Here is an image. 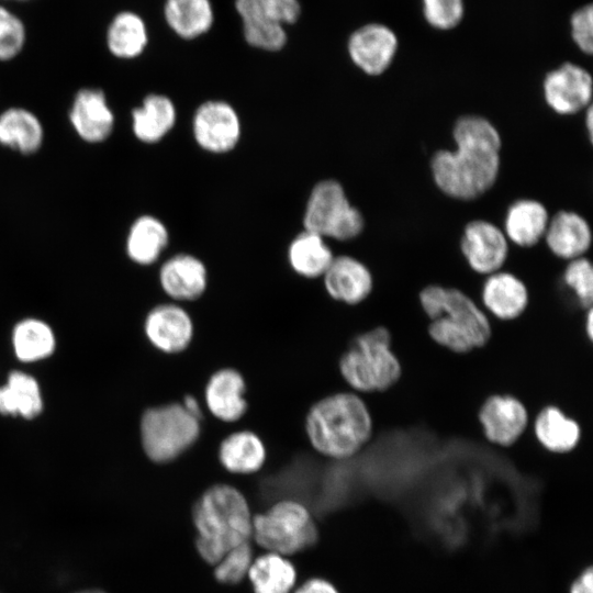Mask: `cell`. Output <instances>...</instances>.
Masks as SVG:
<instances>
[{
	"mask_svg": "<svg viewBox=\"0 0 593 593\" xmlns=\"http://www.w3.org/2000/svg\"><path fill=\"white\" fill-rule=\"evenodd\" d=\"M455 149H440L430 160L437 188L457 200H473L495 183L501 166V135L480 115H463L452 128Z\"/></svg>",
	"mask_w": 593,
	"mask_h": 593,
	"instance_id": "6da1fadb",
	"label": "cell"
},
{
	"mask_svg": "<svg viewBox=\"0 0 593 593\" xmlns=\"http://www.w3.org/2000/svg\"><path fill=\"white\" fill-rule=\"evenodd\" d=\"M304 432L320 455L345 460L357 455L371 439L373 421L362 398L354 391L327 394L306 411Z\"/></svg>",
	"mask_w": 593,
	"mask_h": 593,
	"instance_id": "7a4b0ae2",
	"label": "cell"
},
{
	"mask_svg": "<svg viewBox=\"0 0 593 593\" xmlns=\"http://www.w3.org/2000/svg\"><path fill=\"white\" fill-rule=\"evenodd\" d=\"M251 514L245 495L227 483L206 488L192 507L200 557L215 566L230 550L251 538Z\"/></svg>",
	"mask_w": 593,
	"mask_h": 593,
	"instance_id": "3957f363",
	"label": "cell"
},
{
	"mask_svg": "<svg viewBox=\"0 0 593 593\" xmlns=\"http://www.w3.org/2000/svg\"><path fill=\"white\" fill-rule=\"evenodd\" d=\"M418 300L430 321L428 335L437 345L467 354L490 340L492 326L486 314L463 291L429 284L422 289Z\"/></svg>",
	"mask_w": 593,
	"mask_h": 593,
	"instance_id": "277c9868",
	"label": "cell"
},
{
	"mask_svg": "<svg viewBox=\"0 0 593 593\" xmlns=\"http://www.w3.org/2000/svg\"><path fill=\"white\" fill-rule=\"evenodd\" d=\"M344 381L356 393L383 392L398 383L402 366L384 326L355 336L338 360Z\"/></svg>",
	"mask_w": 593,
	"mask_h": 593,
	"instance_id": "5b68a950",
	"label": "cell"
},
{
	"mask_svg": "<svg viewBox=\"0 0 593 593\" xmlns=\"http://www.w3.org/2000/svg\"><path fill=\"white\" fill-rule=\"evenodd\" d=\"M202 418L189 412L181 402L147 409L141 419V440L146 456L167 463L181 457L199 440Z\"/></svg>",
	"mask_w": 593,
	"mask_h": 593,
	"instance_id": "8992f818",
	"label": "cell"
},
{
	"mask_svg": "<svg viewBox=\"0 0 593 593\" xmlns=\"http://www.w3.org/2000/svg\"><path fill=\"white\" fill-rule=\"evenodd\" d=\"M251 538L269 552L286 557L312 547L318 532L305 505L282 500L253 517Z\"/></svg>",
	"mask_w": 593,
	"mask_h": 593,
	"instance_id": "52a82bcc",
	"label": "cell"
},
{
	"mask_svg": "<svg viewBox=\"0 0 593 593\" xmlns=\"http://www.w3.org/2000/svg\"><path fill=\"white\" fill-rule=\"evenodd\" d=\"M303 223L304 230L338 240L357 237L365 226L362 214L350 204L343 186L332 179L313 188Z\"/></svg>",
	"mask_w": 593,
	"mask_h": 593,
	"instance_id": "ba28073f",
	"label": "cell"
},
{
	"mask_svg": "<svg viewBox=\"0 0 593 593\" xmlns=\"http://www.w3.org/2000/svg\"><path fill=\"white\" fill-rule=\"evenodd\" d=\"M592 86L591 74L585 68L567 61L545 76L542 92L553 112L572 115L591 105Z\"/></svg>",
	"mask_w": 593,
	"mask_h": 593,
	"instance_id": "9c48e42d",
	"label": "cell"
},
{
	"mask_svg": "<svg viewBox=\"0 0 593 593\" xmlns=\"http://www.w3.org/2000/svg\"><path fill=\"white\" fill-rule=\"evenodd\" d=\"M508 243L502 228L485 220H474L466 225L460 246L469 267L489 276L504 266Z\"/></svg>",
	"mask_w": 593,
	"mask_h": 593,
	"instance_id": "30bf717a",
	"label": "cell"
},
{
	"mask_svg": "<svg viewBox=\"0 0 593 593\" xmlns=\"http://www.w3.org/2000/svg\"><path fill=\"white\" fill-rule=\"evenodd\" d=\"M194 139L203 149L223 154L232 150L240 137V121L234 108L224 101H206L193 115Z\"/></svg>",
	"mask_w": 593,
	"mask_h": 593,
	"instance_id": "8fae6325",
	"label": "cell"
},
{
	"mask_svg": "<svg viewBox=\"0 0 593 593\" xmlns=\"http://www.w3.org/2000/svg\"><path fill=\"white\" fill-rule=\"evenodd\" d=\"M485 438L497 446L510 447L525 433L529 416L524 403L511 394H493L484 400L478 413Z\"/></svg>",
	"mask_w": 593,
	"mask_h": 593,
	"instance_id": "7c38bea8",
	"label": "cell"
},
{
	"mask_svg": "<svg viewBox=\"0 0 593 593\" xmlns=\"http://www.w3.org/2000/svg\"><path fill=\"white\" fill-rule=\"evenodd\" d=\"M145 334L158 350L176 355L187 350L194 337V323L190 313L178 303L159 304L145 320Z\"/></svg>",
	"mask_w": 593,
	"mask_h": 593,
	"instance_id": "4fadbf2b",
	"label": "cell"
},
{
	"mask_svg": "<svg viewBox=\"0 0 593 593\" xmlns=\"http://www.w3.org/2000/svg\"><path fill=\"white\" fill-rule=\"evenodd\" d=\"M398 46V37L389 26L369 23L350 35L348 54L353 63L363 72L378 76L391 66Z\"/></svg>",
	"mask_w": 593,
	"mask_h": 593,
	"instance_id": "5bb4252c",
	"label": "cell"
},
{
	"mask_svg": "<svg viewBox=\"0 0 593 593\" xmlns=\"http://www.w3.org/2000/svg\"><path fill=\"white\" fill-rule=\"evenodd\" d=\"M246 391V380L239 370L233 367L220 368L211 373L205 383V409L223 423H236L248 410Z\"/></svg>",
	"mask_w": 593,
	"mask_h": 593,
	"instance_id": "9a60e30c",
	"label": "cell"
},
{
	"mask_svg": "<svg viewBox=\"0 0 593 593\" xmlns=\"http://www.w3.org/2000/svg\"><path fill=\"white\" fill-rule=\"evenodd\" d=\"M324 288L335 301L357 305L363 302L373 289L369 268L351 256L334 257L323 275Z\"/></svg>",
	"mask_w": 593,
	"mask_h": 593,
	"instance_id": "2e32d148",
	"label": "cell"
},
{
	"mask_svg": "<svg viewBox=\"0 0 593 593\" xmlns=\"http://www.w3.org/2000/svg\"><path fill=\"white\" fill-rule=\"evenodd\" d=\"M165 293L176 302L200 299L208 288L205 265L189 254H178L166 260L159 270Z\"/></svg>",
	"mask_w": 593,
	"mask_h": 593,
	"instance_id": "e0dca14e",
	"label": "cell"
},
{
	"mask_svg": "<svg viewBox=\"0 0 593 593\" xmlns=\"http://www.w3.org/2000/svg\"><path fill=\"white\" fill-rule=\"evenodd\" d=\"M69 119L77 134L89 143L108 138L114 124V116L103 91L92 88L78 91Z\"/></svg>",
	"mask_w": 593,
	"mask_h": 593,
	"instance_id": "ac0fdd59",
	"label": "cell"
},
{
	"mask_svg": "<svg viewBox=\"0 0 593 593\" xmlns=\"http://www.w3.org/2000/svg\"><path fill=\"white\" fill-rule=\"evenodd\" d=\"M544 240L555 256L570 261L589 250L592 232L582 215L564 210L550 216Z\"/></svg>",
	"mask_w": 593,
	"mask_h": 593,
	"instance_id": "d6986e66",
	"label": "cell"
},
{
	"mask_svg": "<svg viewBox=\"0 0 593 593\" xmlns=\"http://www.w3.org/2000/svg\"><path fill=\"white\" fill-rule=\"evenodd\" d=\"M482 302L494 317L513 321L527 309L529 294L523 280L500 270L486 276L482 287Z\"/></svg>",
	"mask_w": 593,
	"mask_h": 593,
	"instance_id": "ffe728a7",
	"label": "cell"
},
{
	"mask_svg": "<svg viewBox=\"0 0 593 593\" xmlns=\"http://www.w3.org/2000/svg\"><path fill=\"white\" fill-rule=\"evenodd\" d=\"M220 465L233 474L258 472L267 460L261 437L250 429H238L225 436L217 447Z\"/></svg>",
	"mask_w": 593,
	"mask_h": 593,
	"instance_id": "44dd1931",
	"label": "cell"
},
{
	"mask_svg": "<svg viewBox=\"0 0 593 593\" xmlns=\"http://www.w3.org/2000/svg\"><path fill=\"white\" fill-rule=\"evenodd\" d=\"M550 215L546 206L534 199H519L505 214L503 232L508 242L532 247L544 239Z\"/></svg>",
	"mask_w": 593,
	"mask_h": 593,
	"instance_id": "7402d4cb",
	"label": "cell"
},
{
	"mask_svg": "<svg viewBox=\"0 0 593 593\" xmlns=\"http://www.w3.org/2000/svg\"><path fill=\"white\" fill-rule=\"evenodd\" d=\"M534 432L539 444L553 454L572 451L581 438L579 423L555 405L539 411L534 421Z\"/></svg>",
	"mask_w": 593,
	"mask_h": 593,
	"instance_id": "603a6c76",
	"label": "cell"
},
{
	"mask_svg": "<svg viewBox=\"0 0 593 593\" xmlns=\"http://www.w3.org/2000/svg\"><path fill=\"white\" fill-rule=\"evenodd\" d=\"M176 108L163 94L147 96L142 105L132 111L134 135L144 143L160 141L175 125Z\"/></svg>",
	"mask_w": 593,
	"mask_h": 593,
	"instance_id": "cb8c5ba5",
	"label": "cell"
},
{
	"mask_svg": "<svg viewBox=\"0 0 593 593\" xmlns=\"http://www.w3.org/2000/svg\"><path fill=\"white\" fill-rule=\"evenodd\" d=\"M323 236L304 230L290 244L288 260L292 270L301 277H323L334 259Z\"/></svg>",
	"mask_w": 593,
	"mask_h": 593,
	"instance_id": "d4e9b609",
	"label": "cell"
},
{
	"mask_svg": "<svg viewBox=\"0 0 593 593\" xmlns=\"http://www.w3.org/2000/svg\"><path fill=\"white\" fill-rule=\"evenodd\" d=\"M164 14L170 29L186 40L206 33L214 21L210 0H166Z\"/></svg>",
	"mask_w": 593,
	"mask_h": 593,
	"instance_id": "484cf974",
	"label": "cell"
},
{
	"mask_svg": "<svg viewBox=\"0 0 593 593\" xmlns=\"http://www.w3.org/2000/svg\"><path fill=\"white\" fill-rule=\"evenodd\" d=\"M43 142L40 120L22 108H11L0 114V143L24 154L36 152Z\"/></svg>",
	"mask_w": 593,
	"mask_h": 593,
	"instance_id": "4316f807",
	"label": "cell"
},
{
	"mask_svg": "<svg viewBox=\"0 0 593 593\" xmlns=\"http://www.w3.org/2000/svg\"><path fill=\"white\" fill-rule=\"evenodd\" d=\"M247 577L255 593H290L296 572L284 556L268 551L253 560Z\"/></svg>",
	"mask_w": 593,
	"mask_h": 593,
	"instance_id": "83f0119b",
	"label": "cell"
},
{
	"mask_svg": "<svg viewBox=\"0 0 593 593\" xmlns=\"http://www.w3.org/2000/svg\"><path fill=\"white\" fill-rule=\"evenodd\" d=\"M168 244L164 223L152 215L138 217L130 228L126 240L128 257L138 265L155 262Z\"/></svg>",
	"mask_w": 593,
	"mask_h": 593,
	"instance_id": "f1b7e54d",
	"label": "cell"
},
{
	"mask_svg": "<svg viewBox=\"0 0 593 593\" xmlns=\"http://www.w3.org/2000/svg\"><path fill=\"white\" fill-rule=\"evenodd\" d=\"M148 42L143 19L131 11L118 13L107 31L109 51L119 58H134L141 55Z\"/></svg>",
	"mask_w": 593,
	"mask_h": 593,
	"instance_id": "f546056e",
	"label": "cell"
},
{
	"mask_svg": "<svg viewBox=\"0 0 593 593\" xmlns=\"http://www.w3.org/2000/svg\"><path fill=\"white\" fill-rule=\"evenodd\" d=\"M42 411V398L37 382L21 371L9 374L5 385L0 388V413L33 418Z\"/></svg>",
	"mask_w": 593,
	"mask_h": 593,
	"instance_id": "4dcf8cb0",
	"label": "cell"
},
{
	"mask_svg": "<svg viewBox=\"0 0 593 593\" xmlns=\"http://www.w3.org/2000/svg\"><path fill=\"white\" fill-rule=\"evenodd\" d=\"M243 23L292 24L301 12L298 0H235Z\"/></svg>",
	"mask_w": 593,
	"mask_h": 593,
	"instance_id": "1f68e13d",
	"label": "cell"
},
{
	"mask_svg": "<svg viewBox=\"0 0 593 593\" xmlns=\"http://www.w3.org/2000/svg\"><path fill=\"white\" fill-rule=\"evenodd\" d=\"M13 346L22 361H36L52 354L55 346L51 328L37 320L20 322L13 332Z\"/></svg>",
	"mask_w": 593,
	"mask_h": 593,
	"instance_id": "d6a6232c",
	"label": "cell"
},
{
	"mask_svg": "<svg viewBox=\"0 0 593 593\" xmlns=\"http://www.w3.org/2000/svg\"><path fill=\"white\" fill-rule=\"evenodd\" d=\"M563 281L572 290L582 309L592 307L593 267L586 257L572 259L563 271Z\"/></svg>",
	"mask_w": 593,
	"mask_h": 593,
	"instance_id": "836d02e7",
	"label": "cell"
},
{
	"mask_svg": "<svg viewBox=\"0 0 593 593\" xmlns=\"http://www.w3.org/2000/svg\"><path fill=\"white\" fill-rule=\"evenodd\" d=\"M253 562V549L244 542L230 550L214 567L215 579L223 584H237L248 573Z\"/></svg>",
	"mask_w": 593,
	"mask_h": 593,
	"instance_id": "e575fe53",
	"label": "cell"
},
{
	"mask_svg": "<svg viewBox=\"0 0 593 593\" xmlns=\"http://www.w3.org/2000/svg\"><path fill=\"white\" fill-rule=\"evenodd\" d=\"M24 42L23 22L7 8L0 5V60L14 58L22 51Z\"/></svg>",
	"mask_w": 593,
	"mask_h": 593,
	"instance_id": "d590c367",
	"label": "cell"
},
{
	"mask_svg": "<svg viewBox=\"0 0 593 593\" xmlns=\"http://www.w3.org/2000/svg\"><path fill=\"white\" fill-rule=\"evenodd\" d=\"M426 21L435 29L450 30L463 16V0H422Z\"/></svg>",
	"mask_w": 593,
	"mask_h": 593,
	"instance_id": "8d00e7d4",
	"label": "cell"
},
{
	"mask_svg": "<svg viewBox=\"0 0 593 593\" xmlns=\"http://www.w3.org/2000/svg\"><path fill=\"white\" fill-rule=\"evenodd\" d=\"M244 37L254 47L279 51L287 42L283 25L243 23Z\"/></svg>",
	"mask_w": 593,
	"mask_h": 593,
	"instance_id": "74e56055",
	"label": "cell"
},
{
	"mask_svg": "<svg viewBox=\"0 0 593 593\" xmlns=\"http://www.w3.org/2000/svg\"><path fill=\"white\" fill-rule=\"evenodd\" d=\"M571 35L577 46L585 54L593 51V7L586 4L571 16Z\"/></svg>",
	"mask_w": 593,
	"mask_h": 593,
	"instance_id": "f35d334b",
	"label": "cell"
},
{
	"mask_svg": "<svg viewBox=\"0 0 593 593\" xmlns=\"http://www.w3.org/2000/svg\"><path fill=\"white\" fill-rule=\"evenodd\" d=\"M294 593H339L328 581L313 578L304 582Z\"/></svg>",
	"mask_w": 593,
	"mask_h": 593,
	"instance_id": "ab89813d",
	"label": "cell"
},
{
	"mask_svg": "<svg viewBox=\"0 0 593 593\" xmlns=\"http://www.w3.org/2000/svg\"><path fill=\"white\" fill-rule=\"evenodd\" d=\"M569 593H593L592 568L584 569L571 583Z\"/></svg>",
	"mask_w": 593,
	"mask_h": 593,
	"instance_id": "60d3db41",
	"label": "cell"
},
{
	"mask_svg": "<svg viewBox=\"0 0 593 593\" xmlns=\"http://www.w3.org/2000/svg\"><path fill=\"white\" fill-rule=\"evenodd\" d=\"M180 402L189 412L203 419V407L195 396L186 394Z\"/></svg>",
	"mask_w": 593,
	"mask_h": 593,
	"instance_id": "b9f144b4",
	"label": "cell"
},
{
	"mask_svg": "<svg viewBox=\"0 0 593 593\" xmlns=\"http://www.w3.org/2000/svg\"><path fill=\"white\" fill-rule=\"evenodd\" d=\"M586 336L589 340L593 338V311L592 307L586 310L585 325H584Z\"/></svg>",
	"mask_w": 593,
	"mask_h": 593,
	"instance_id": "7bdbcfd3",
	"label": "cell"
},
{
	"mask_svg": "<svg viewBox=\"0 0 593 593\" xmlns=\"http://www.w3.org/2000/svg\"><path fill=\"white\" fill-rule=\"evenodd\" d=\"M585 126H586V130H588L589 138L592 139V135H593V113H592V107L591 105L589 108H586Z\"/></svg>",
	"mask_w": 593,
	"mask_h": 593,
	"instance_id": "ee69618b",
	"label": "cell"
},
{
	"mask_svg": "<svg viewBox=\"0 0 593 593\" xmlns=\"http://www.w3.org/2000/svg\"><path fill=\"white\" fill-rule=\"evenodd\" d=\"M78 593H104V592H101V591H83V592H78Z\"/></svg>",
	"mask_w": 593,
	"mask_h": 593,
	"instance_id": "f6af8a7d",
	"label": "cell"
}]
</instances>
